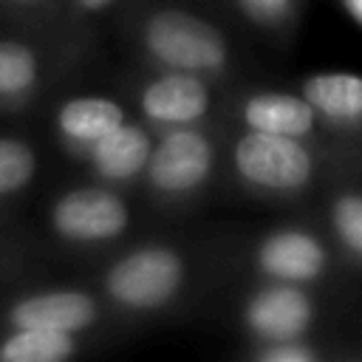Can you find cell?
Listing matches in <instances>:
<instances>
[{"instance_id": "277c9868", "label": "cell", "mask_w": 362, "mask_h": 362, "mask_svg": "<svg viewBox=\"0 0 362 362\" xmlns=\"http://www.w3.org/2000/svg\"><path fill=\"white\" fill-rule=\"evenodd\" d=\"M215 164L212 141L195 127H167V133L153 141L144 175L147 184L164 198H187L198 192Z\"/></svg>"}, {"instance_id": "5b68a950", "label": "cell", "mask_w": 362, "mask_h": 362, "mask_svg": "<svg viewBox=\"0 0 362 362\" xmlns=\"http://www.w3.org/2000/svg\"><path fill=\"white\" fill-rule=\"evenodd\" d=\"M48 221L62 240L105 243L127 229L130 212L127 204L105 187H76L54 198Z\"/></svg>"}, {"instance_id": "7a4b0ae2", "label": "cell", "mask_w": 362, "mask_h": 362, "mask_svg": "<svg viewBox=\"0 0 362 362\" xmlns=\"http://www.w3.org/2000/svg\"><path fill=\"white\" fill-rule=\"evenodd\" d=\"M238 178L269 195H291L311 184L314 153L303 139L246 130L232 147Z\"/></svg>"}, {"instance_id": "ba28073f", "label": "cell", "mask_w": 362, "mask_h": 362, "mask_svg": "<svg viewBox=\"0 0 362 362\" xmlns=\"http://www.w3.org/2000/svg\"><path fill=\"white\" fill-rule=\"evenodd\" d=\"M139 110L150 124L164 130L198 124L209 110V88L198 74L164 71L141 85Z\"/></svg>"}, {"instance_id": "9c48e42d", "label": "cell", "mask_w": 362, "mask_h": 362, "mask_svg": "<svg viewBox=\"0 0 362 362\" xmlns=\"http://www.w3.org/2000/svg\"><path fill=\"white\" fill-rule=\"evenodd\" d=\"M99 317L96 300L82 288H45L25 294L6 311L8 328H42L79 334Z\"/></svg>"}, {"instance_id": "8fae6325", "label": "cell", "mask_w": 362, "mask_h": 362, "mask_svg": "<svg viewBox=\"0 0 362 362\" xmlns=\"http://www.w3.org/2000/svg\"><path fill=\"white\" fill-rule=\"evenodd\" d=\"M240 119L246 130H263L294 139H305L317 124V113L305 102V96L283 90H257L246 96L240 105Z\"/></svg>"}, {"instance_id": "2e32d148", "label": "cell", "mask_w": 362, "mask_h": 362, "mask_svg": "<svg viewBox=\"0 0 362 362\" xmlns=\"http://www.w3.org/2000/svg\"><path fill=\"white\" fill-rule=\"evenodd\" d=\"M37 173V153L28 141L0 136V198L20 192Z\"/></svg>"}, {"instance_id": "ffe728a7", "label": "cell", "mask_w": 362, "mask_h": 362, "mask_svg": "<svg viewBox=\"0 0 362 362\" xmlns=\"http://www.w3.org/2000/svg\"><path fill=\"white\" fill-rule=\"evenodd\" d=\"M74 3H76L79 11H88V14H90V11H102V8H107L113 0H74Z\"/></svg>"}, {"instance_id": "ac0fdd59", "label": "cell", "mask_w": 362, "mask_h": 362, "mask_svg": "<svg viewBox=\"0 0 362 362\" xmlns=\"http://www.w3.org/2000/svg\"><path fill=\"white\" fill-rule=\"evenodd\" d=\"M257 362H317L320 351L311 348L303 337L300 339H280V342H260L252 354Z\"/></svg>"}, {"instance_id": "4fadbf2b", "label": "cell", "mask_w": 362, "mask_h": 362, "mask_svg": "<svg viewBox=\"0 0 362 362\" xmlns=\"http://www.w3.org/2000/svg\"><path fill=\"white\" fill-rule=\"evenodd\" d=\"M300 93L314 107L317 119L334 127L362 124V76L348 71H322L303 79Z\"/></svg>"}, {"instance_id": "7c38bea8", "label": "cell", "mask_w": 362, "mask_h": 362, "mask_svg": "<svg viewBox=\"0 0 362 362\" xmlns=\"http://www.w3.org/2000/svg\"><path fill=\"white\" fill-rule=\"evenodd\" d=\"M124 119V107L107 96H74L57 107L54 127L71 150L88 153L102 136H107Z\"/></svg>"}, {"instance_id": "52a82bcc", "label": "cell", "mask_w": 362, "mask_h": 362, "mask_svg": "<svg viewBox=\"0 0 362 362\" xmlns=\"http://www.w3.org/2000/svg\"><path fill=\"white\" fill-rule=\"evenodd\" d=\"M255 266L266 280L305 286L328 266V252L317 235L297 226L269 232L255 249Z\"/></svg>"}, {"instance_id": "6da1fadb", "label": "cell", "mask_w": 362, "mask_h": 362, "mask_svg": "<svg viewBox=\"0 0 362 362\" xmlns=\"http://www.w3.org/2000/svg\"><path fill=\"white\" fill-rule=\"evenodd\" d=\"M139 42L144 54L164 71L212 76L229 62L223 34L209 20L184 8H158L144 17Z\"/></svg>"}, {"instance_id": "5bb4252c", "label": "cell", "mask_w": 362, "mask_h": 362, "mask_svg": "<svg viewBox=\"0 0 362 362\" xmlns=\"http://www.w3.org/2000/svg\"><path fill=\"white\" fill-rule=\"evenodd\" d=\"M76 354V334L42 328H8L0 339V362H65Z\"/></svg>"}, {"instance_id": "8992f818", "label": "cell", "mask_w": 362, "mask_h": 362, "mask_svg": "<svg viewBox=\"0 0 362 362\" xmlns=\"http://www.w3.org/2000/svg\"><path fill=\"white\" fill-rule=\"evenodd\" d=\"M314 303L297 283H277L257 288L243 305V322L257 342L300 339L311 328Z\"/></svg>"}, {"instance_id": "30bf717a", "label": "cell", "mask_w": 362, "mask_h": 362, "mask_svg": "<svg viewBox=\"0 0 362 362\" xmlns=\"http://www.w3.org/2000/svg\"><path fill=\"white\" fill-rule=\"evenodd\" d=\"M150 150H153V136L141 124L124 119L119 127H113L107 136H102L85 153V158L90 161L93 173L102 181L124 184L144 173Z\"/></svg>"}, {"instance_id": "e0dca14e", "label": "cell", "mask_w": 362, "mask_h": 362, "mask_svg": "<svg viewBox=\"0 0 362 362\" xmlns=\"http://www.w3.org/2000/svg\"><path fill=\"white\" fill-rule=\"evenodd\" d=\"M331 229L342 249L362 260V192H342L334 198Z\"/></svg>"}, {"instance_id": "3957f363", "label": "cell", "mask_w": 362, "mask_h": 362, "mask_svg": "<svg viewBox=\"0 0 362 362\" xmlns=\"http://www.w3.org/2000/svg\"><path fill=\"white\" fill-rule=\"evenodd\" d=\"M184 283V260L161 243L136 246L105 274L107 297L127 311H158L175 300Z\"/></svg>"}, {"instance_id": "7402d4cb", "label": "cell", "mask_w": 362, "mask_h": 362, "mask_svg": "<svg viewBox=\"0 0 362 362\" xmlns=\"http://www.w3.org/2000/svg\"><path fill=\"white\" fill-rule=\"evenodd\" d=\"M8 3H37V0H8Z\"/></svg>"}, {"instance_id": "d6986e66", "label": "cell", "mask_w": 362, "mask_h": 362, "mask_svg": "<svg viewBox=\"0 0 362 362\" xmlns=\"http://www.w3.org/2000/svg\"><path fill=\"white\" fill-rule=\"evenodd\" d=\"M235 3L255 25L269 28V25H280L288 17L294 0H235Z\"/></svg>"}, {"instance_id": "9a60e30c", "label": "cell", "mask_w": 362, "mask_h": 362, "mask_svg": "<svg viewBox=\"0 0 362 362\" xmlns=\"http://www.w3.org/2000/svg\"><path fill=\"white\" fill-rule=\"evenodd\" d=\"M40 79L37 54L17 40H0V105L20 102Z\"/></svg>"}, {"instance_id": "44dd1931", "label": "cell", "mask_w": 362, "mask_h": 362, "mask_svg": "<svg viewBox=\"0 0 362 362\" xmlns=\"http://www.w3.org/2000/svg\"><path fill=\"white\" fill-rule=\"evenodd\" d=\"M342 8L351 14L356 25H362V0H342Z\"/></svg>"}]
</instances>
